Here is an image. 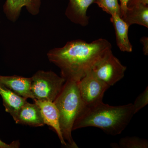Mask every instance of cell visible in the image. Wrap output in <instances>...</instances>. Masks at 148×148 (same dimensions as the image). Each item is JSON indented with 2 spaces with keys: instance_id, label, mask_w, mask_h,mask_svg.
<instances>
[{
  "instance_id": "6da1fadb",
  "label": "cell",
  "mask_w": 148,
  "mask_h": 148,
  "mask_svg": "<svg viewBox=\"0 0 148 148\" xmlns=\"http://www.w3.org/2000/svg\"><path fill=\"white\" fill-rule=\"evenodd\" d=\"M111 50V44L105 39L90 43L73 40L62 47L49 50L47 56L60 69L61 76L66 81L77 82Z\"/></svg>"
},
{
  "instance_id": "7a4b0ae2",
  "label": "cell",
  "mask_w": 148,
  "mask_h": 148,
  "mask_svg": "<svg viewBox=\"0 0 148 148\" xmlns=\"http://www.w3.org/2000/svg\"><path fill=\"white\" fill-rule=\"evenodd\" d=\"M135 114L133 104L111 106L103 101L84 106L74 122L73 130L86 127H98L106 134H121Z\"/></svg>"
},
{
  "instance_id": "3957f363",
  "label": "cell",
  "mask_w": 148,
  "mask_h": 148,
  "mask_svg": "<svg viewBox=\"0 0 148 148\" xmlns=\"http://www.w3.org/2000/svg\"><path fill=\"white\" fill-rule=\"evenodd\" d=\"M53 102L58 109L60 129L67 147L78 148L72 135L74 122L84 107L77 82L66 81Z\"/></svg>"
},
{
  "instance_id": "277c9868",
  "label": "cell",
  "mask_w": 148,
  "mask_h": 148,
  "mask_svg": "<svg viewBox=\"0 0 148 148\" xmlns=\"http://www.w3.org/2000/svg\"><path fill=\"white\" fill-rule=\"evenodd\" d=\"M31 79V91L35 99L51 102L57 98L66 81L52 71H38Z\"/></svg>"
},
{
  "instance_id": "5b68a950",
  "label": "cell",
  "mask_w": 148,
  "mask_h": 148,
  "mask_svg": "<svg viewBox=\"0 0 148 148\" xmlns=\"http://www.w3.org/2000/svg\"><path fill=\"white\" fill-rule=\"evenodd\" d=\"M126 69L111 50L95 64L92 71L98 78L110 87L124 77Z\"/></svg>"
},
{
  "instance_id": "8992f818",
  "label": "cell",
  "mask_w": 148,
  "mask_h": 148,
  "mask_svg": "<svg viewBox=\"0 0 148 148\" xmlns=\"http://www.w3.org/2000/svg\"><path fill=\"white\" fill-rule=\"evenodd\" d=\"M77 84L84 106L103 101L104 93L110 87L98 78L92 70L77 82Z\"/></svg>"
},
{
  "instance_id": "52a82bcc",
  "label": "cell",
  "mask_w": 148,
  "mask_h": 148,
  "mask_svg": "<svg viewBox=\"0 0 148 148\" xmlns=\"http://www.w3.org/2000/svg\"><path fill=\"white\" fill-rule=\"evenodd\" d=\"M34 101L39 107L45 124L51 127L56 132L61 144L67 147L60 129L59 113L55 104L51 101H41L36 99Z\"/></svg>"
},
{
  "instance_id": "ba28073f",
  "label": "cell",
  "mask_w": 148,
  "mask_h": 148,
  "mask_svg": "<svg viewBox=\"0 0 148 148\" xmlns=\"http://www.w3.org/2000/svg\"><path fill=\"white\" fill-rule=\"evenodd\" d=\"M12 116L17 124L34 127H42L45 125L39 107L35 103L27 102Z\"/></svg>"
},
{
  "instance_id": "9c48e42d",
  "label": "cell",
  "mask_w": 148,
  "mask_h": 148,
  "mask_svg": "<svg viewBox=\"0 0 148 148\" xmlns=\"http://www.w3.org/2000/svg\"><path fill=\"white\" fill-rule=\"evenodd\" d=\"M41 0H6L3 11L7 17L14 22L18 19L22 8L25 7L29 13L36 15L40 12Z\"/></svg>"
},
{
  "instance_id": "30bf717a",
  "label": "cell",
  "mask_w": 148,
  "mask_h": 148,
  "mask_svg": "<svg viewBox=\"0 0 148 148\" xmlns=\"http://www.w3.org/2000/svg\"><path fill=\"white\" fill-rule=\"evenodd\" d=\"M95 0H69L65 14L69 20L83 27L87 26L89 17L87 15L88 7Z\"/></svg>"
},
{
  "instance_id": "8fae6325",
  "label": "cell",
  "mask_w": 148,
  "mask_h": 148,
  "mask_svg": "<svg viewBox=\"0 0 148 148\" xmlns=\"http://www.w3.org/2000/svg\"><path fill=\"white\" fill-rule=\"evenodd\" d=\"M31 77L17 75H0V83L16 94L23 98L33 100L35 98L31 91Z\"/></svg>"
},
{
  "instance_id": "7c38bea8",
  "label": "cell",
  "mask_w": 148,
  "mask_h": 148,
  "mask_svg": "<svg viewBox=\"0 0 148 148\" xmlns=\"http://www.w3.org/2000/svg\"><path fill=\"white\" fill-rule=\"evenodd\" d=\"M111 16L110 21L115 31L118 47L123 52H132V46L128 36L130 26L119 14H113Z\"/></svg>"
},
{
  "instance_id": "4fadbf2b",
  "label": "cell",
  "mask_w": 148,
  "mask_h": 148,
  "mask_svg": "<svg viewBox=\"0 0 148 148\" xmlns=\"http://www.w3.org/2000/svg\"><path fill=\"white\" fill-rule=\"evenodd\" d=\"M0 95L3 99L5 111L11 116L15 114L24 104L27 99L19 96L0 83Z\"/></svg>"
},
{
  "instance_id": "5bb4252c",
  "label": "cell",
  "mask_w": 148,
  "mask_h": 148,
  "mask_svg": "<svg viewBox=\"0 0 148 148\" xmlns=\"http://www.w3.org/2000/svg\"><path fill=\"white\" fill-rule=\"evenodd\" d=\"M121 18L129 26L138 24L148 28V5L140 4L127 8Z\"/></svg>"
},
{
  "instance_id": "9a60e30c",
  "label": "cell",
  "mask_w": 148,
  "mask_h": 148,
  "mask_svg": "<svg viewBox=\"0 0 148 148\" xmlns=\"http://www.w3.org/2000/svg\"><path fill=\"white\" fill-rule=\"evenodd\" d=\"M118 146L121 148H147L148 141L139 137H126L120 140Z\"/></svg>"
},
{
  "instance_id": "2e32d148",
  "label": "cell",
  "mask_w": 148,
  "mask_h": 148,
  "mask_svg": "<svg viewBox=\"0 0 148 148\" xmlns=\"http://www.w3.org/2000/svg\"><path fill=\"white\" fill-rule=\"evenodd\" d=\"M93 3L110 15L117 14L121 16V9L119 0H95Z\"/></svg>"
},
{
  "instance_id": "e0dca14e",
  "label": "cell",
  "mask_w": 148,
  "mask_h": 148,
  "mask_svg": "<svg viewBox=\"0 0 148 148\" xmlns=\"http://www.w3.org/2000/svg\"><path fill=\"white\" fill-rule=\"evenodd\" d=\"M148 104V88L147 86L145 90L136 98L133 104L135 114Z\"/></svg>"
},
{
  "instance_id": "ac0fdd59",
  "label": "cell",
  "mask_w": 148,
  "mask_h": 148,
  "mask_svg": "<svg viewBox=\"0 0 148 148\" xmlns=\"http://www.w3.org/2000/svg\"><path fill=\"white\" fill-rule=\"evenodd\" d=\"M20 147V143L18 140L14 141L10 144L3 142L0 139V148H18Z\"/></svg>"
},
{
  "instance_id": "d6986e66",
  "label": "cell",
  "mask_w": 148,
  "mask_h": 148,
  "mask_svg": "<svg viewBox=\"0 0 148 148\" xmlns=\"http://www.w3.org/2000/svg\"><path fill=\"white\" fill-rule=\"evenodd\" d=\"M140 4L148 5V0H128L127 8Z\"/></svg>"
},
{
  "instance_id": "ffe728a7",
  "label": "cell",
  "mask_w": 148,
  "mask_h": 148,
  "mask_svg": "<svg viewBox=\"0 0 148 148\" xmlns=\"http://www.w3.org/2000/svg\"><path fill=\"white\" fill-rule=\"evenodd\" d=\"M140 42L143 45V51L144 55H148V38L147 37H142Z\"/></svg>"
},
{
  "instance_id": "44dd1931",
  "label": "cell",
  "mask_w": 148,
  "mask_h": 148,
  "mask_svg": "<svg viewBox=\"0 0 148 148\" xmlns=\"http://www.w3.org/2000/svg\"><path fill=\"white\" fill-rule=\"evenodd\" d=\"M120 3L121 9V16L122 17L124 15L125 12L127 9V3L128 0H119Z\"/></svg>"
}]
</instances>
